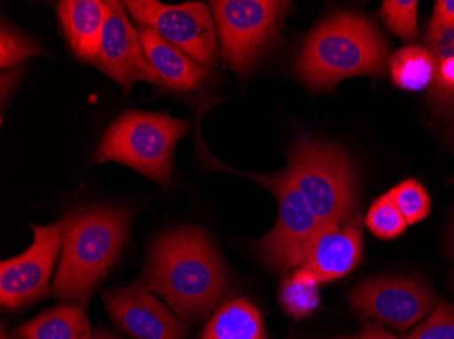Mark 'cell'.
<instances>
[{"instance_id":"8fae6325","label":"cell","mask_w":454,"mask_h":339,"mask_svg":"<svg viewBox=\"0 0 454 339\" xmlns=\"http://www.w3.org/2000/svg\"><path fill=\"white\" fill-rule=\"evenodd\" d=\"M109 12L102 35L101 48L94 65L129 93L137 81L160 84V75L147 60L139 30L127 17L124 4L108 2Z\"/></svg>"},{"instance_id":"d6986e66","label":"cell","mask_w":454,"mask_h":339,"mask_svg":"<svg viewBox=\"0 0 454 339\" xmlns=\"http://www.w3.org/2000/svg\"><path fill=\"white\" fill-rule=\"evenodd\" d=\"M390 75L397 88L405 91H423L434 78V60L430 50L419 45H405L390 56Z\"/></svg>"},{"instance_id":"9c48e42d","label":"cell","mask_w":454,"mask_h":339,"mask_svg":"<svg viewBox=\"0 0 454 339\" xmlns=\"http://www.w3.org/2000/svg\"><path fill=\"white\" fill-rule=\"evenodd\" d=\"M32 246L14 258L0 264V304L6 310H18L44 299L50 295V280L63 247L65 220L51 226H35Z\"/></svg>"},{"instance_id":"4316f807","label":"cell","mask_w":454,"mask_h":339,"mask_svg":"<svg viewBox=\"0 0 454 339\" xmlns=\"http://www.w3.org/2000/svg\"><path fill=\"white\" fill-rule=\"evenodd\" d=\"M359 339H399L394 334L387 333L384 328L372 323H364Z\"/></svg>"},{"instance_id":"44dd1931","label":"cell","mask_w":454,"mask_h":339,"mask_svg":"<svg viewBox=\"0 0 454 339\" xmlns=\"http://www.w3.org/2000/svg\"><path fill=\"white\" fill-rule=\"evenodd\" d=\"M387 196L394 200L397 208L404 215L408 226L420 223L430 215V195L425 186L414 178L403 181L399 185L390 189Z\"/></svg>"},{"instance_id":"f546056e","label":"cell","mask_w":454,"mask_h":339,"mask_svg":"<svg viewBox=\"0 0 454 339\" xmlns=\"http://www.w3.org/2000/svg\"><path fill=\"white\" fill-rule=\"evenodd\" d=\"M2 339H12V336L7 338V331L4 330V327H2Z\"/></svg>"},{"instance_id":"cb8c5ba5","label":"cell","mask_w":454,"mask_h":339,"mask_svg":"<svg viewBox=\"0 0 454 339\" xmlns=\"http://www.w3.org/2000/svg\"><path fill=\"white\" fill-rule=\"evenodd\" d=\"M417 0H387L380 10L390 32L402 40H414L418 35Z\"/></svg>"},{"instance_id":"d4e9b609","label":"cell","mask_w":454,"mask_h":339,"mask_svg":"<svg viewBox=\"0 0 454 339\" xmlns=\"http://www.w3.org/2000/svg\"><path fill=\"white\" fill-rule=\"evenodd\" d=\"M403 339H454V308L443 300L427 320L411 330Z\"/></svg>"},{"instance_id":"8992f818","label":"cell","mask_w":454,"mask_h":339,"mask_svg":"<svg viewBox=\"0 0 454 339\" xmlns=\"http://www.w3.org/2000/svg\"><path fill=\"white\" fill-rule=\"evenodd\" d=\"M221 42L222 58L239 75L251 73L282 33L293 10L283 0L210 2Z\"/></svg>"},{"instance_id":"30bf717a","label":"cell","mask_w":454,"mask_h":339,"mask_svg":"<svg viewBox=\"0 0 454 339\" xmlns=\"http://www.w3.org/2000/svg\"><path fill=\"white\" fill-rule=\"evenodd\" d=\"M358 312L405 333L437 307L434 290L419 280L381 277L356 285L348 295Z\"/></svg>"},{"instance_id":"5b68a950","label":"cell","mask_w":454,"mask_h":339,"mask_svg":"<svg viewBox=\"0 0 454 339\" xmlns=\"http://www.w3.org/2000/svg\"><path fill=\"white\" fill-rule=\"evenodd\" d=\"M188 122L167 113L126 112L106 129L97 148L99 163L117 162L168 186L172 180L173 155L187 135Z\"/></svg>"},{"instance_id":"52a82bcc","label":"cell","mask_w":454,"mask_h":339,"mask_svg":"<svg viewBox=\"0 0 454 339\" xmlns=\"http://www.w3.org/2000/svg\"><path fill=\"white\" fill-rule=\"evenodd\" d=\"M242 175L265 186L279 205L277 224L259 242L260 257L278 272L287 273L302 266L323 226L292 177L286 170L277 174Z\"/></svg>"},{"instance_id":"83f0119b","label":"cell","mask_w":454,"mask_h":339,"mask_svg":"<svg viewBox=\"0 0 454 339\" xmlns=\"http://www.w3.org/2000/svg\"><path fill=\"white\" fill-rule=\"evenodd\" d=\"M93 339H124L114 334V331L106 330V328H98L94 333Z\"/></svg>"},{"instance_id":"5bb4252c","label":"cell","mask_w":454,"mask_h":339,"mask_svg":"<svg viewBox=\"0 0 454 339\" xmlns=\"http://www.w3.org/2000/svg\"><path fill=\"white\" fill-rule=\"evenodd\" d=\"M137 30L147 60L160 75L163 88L192 91L203 86L213 75L211 68L196 63L155 30L146 27H139Z\"/></svg>"},{"instance_id":"e0dca14e","label":"cell","mask_w":454,"mask_h":339,"mask_svg":"<svg viewBox=\"0 0 454 339\" xmlns=\"http://www.w3.org/2000/svg\"><path fill=\"white\" fill-rule=\"evenodd\" d=\"M426 48L434 60L431 99L442 109H454V27L428 24Z\"/></svg>"},{"instance_id":"7a4b0ae2","label":"cell","mask_w":454,"mask_h":339,"mask_svg":"<svg viewBox=\"0 0 454 339\" xmlns=\"http://www.w3.org/2000/svg\"><path fill=\"white\" fill-rule=\"evenodd\" d=\"M387 58V44L372 20L356 12H338L303 41L297 73L308 88L331 91L347 78L380 75Z\"/></svg>"},{"instance_id":"6da1fadb","label":"cell","mask_w":454,"mask_h":339,"mask_svg":"<svg viewBox=\"0 0 454 339\" xmlns=\"http://www.w3.org/2000/svg\"><path fill=\"white\" fill-rule=\"evenodd\" d=\"M135 282L162 296L181 320L193 322L218 304L226 290L227 273L207 232L178 227L154 242Z\"/></svg>"},{"instance_id":"9a60e30c","label":"cell","mask_w":454,"mask_h":339,"mask_svg":"<svg viewBox=\"0 0 454 339\" xmlns=\"http://www.w3.org/2000/svg\"><path fill=\"white\" fill-rule=\"evenodd\" d=\"M108 2L65 0L58 6L59 22L76 58L94 63L108 18Z\"/></svg>"},{"instance_id":"603a6c76","label":"cell","mask_w":454,"mask_h":339,"mask_svg":"<svg viewBox=\"0 0 454 339\" xmlns=\"http://www.w3.org/2000/svg\"><path fill=\"white\" fill-rule=\"evenodd\" d=\"M366 224L374 236L387 241L402 235L408 227L404 215L387 193L372 204L367 213Z\"/></svg>"},{"instance_id":"484cf974","label":"cell","mask_w":454,"mask_h":339,"mask_svg":"<svg viewBox=\"0 0 454 339\" xmlns=\"http://www.w3.org/2000/svg\"><path fill=\"white\" fill-rule=\"evenodd\" d=\"M430 24L454 27V0H440V2H437Z\"/></svg>"},{"instance_id":"7402d4cb","label":"cell","mask_w":454,"mask_h":339,"mask_svg":"<svg viewBox=\"0 0 454 339\" xmlns=\"http://www.w3.org/2000/svg\"><path fill=\"white\" fill-rule=\"evenodd\" d=\"M48 55L44 48L29 35L2 20L0 29V67L2 70L20 65L27 58Z\"/></svg>"},{"instance_id":"277c9868","label":"cell","mask_w":454,"mask_h":339,"mask_svg":"<svg viewBox=\"0 0 454 339\" xmlns=\"http://www.w3.org/2000/svg\"><path fill=\"white\" fill-rule=\"evenodd\" d=\"M321 226L341 223L356 215L358 178L340 148L317 139L295 144L285 168Z\"/></svg>"},{"instance_id":"7c38bea8","label":"cell","mask_w":454,"mask_h":339,"mask_svg":"<svg viewBox=\"0 0 454 339\" xmlns=\"http://www.w3.org/2000/svg\"><path fill=\"white\" fill-rule=\"evenodd\" d=\"M114 325L135 339H185L183 323L142 285L104 293Z\"/></svg>"},{"instance_id":"ffe728a7","label":"cell","mask_w":454,"mask_h":339,"mask_svg":"<svg viewBox=\"0 0 454 339\" xmlns=\"http://www.w3.org/2000/svg\"><path fill=\"white\" fill-rule=\"evenodd\" d=\"M318 285L315 280L309 279L302 273L295 270L285 282L280 289V303L283 308L294 318L312 313L317 310L320 303Z\"/></svg>"},{"instance_id":"f1b7e54d","label":"cell","mask_w":454,"mask_h":339,"mask_svg":"<svg viewBox=\"0 0 454 339\" xmlns=\"http://www.w3.org/2000/svg\"><path fill=\"white\" fill-rule=\"evenodd\" d=\"M450 247H451V256H453V258H454V227H453V231H451Z\"/></svg>"},{"instance_id":"ac0fdd59","label":"cell","mask_w":454,"mask_h":339,"mask_svg":"<svg viewBox=\"0 0 454 339\" xmlns=\"http://www.w3.org/2000/svg\"><path fill=\"white\" fill-rule=\"evenodd\" d=\"M201 339H265L260 311L247 299L231 300L214 313Z\"/></svg>"},{"instance_id":"4fadbf2b","label":"cell","mask_w":454,"mask_h":339,"mask_svg":"<svg viewBox=\"0 0 454 339\" xmlns=\"http://www.w3.org/2000/svg\"><path fill=\"white\" fill-rule=\"evenodd\" d=\"M361 216L324 226L313 242L302 266V273L317 284L341 279L358 266L362 258Z\"/></svg>"},{"instance_id":"3957f363","label":"cell","mask_w":454,"mask_h":339,"mask_svg":"<svg viewBox=\"0 0 454 339\" xmlns=\"http://www.w3.org/2000/svg\"><path fill=\"white\" fill-rule=\"evenodd\" d=\"M63 220V252L51 295L83 307L119 258L129 236V212L78 209Z\"/></svg>"},{"instance_id":"4dcf8cb0","label":"cell","mask_w":454,"mask_h":339,"mask_svg":"<svg viewBox=\"0 0 454 339\" xmlns=\"http://www.w3.org/2000/svg\"><path fill=\"white\" fill-rule=\"evenodd\" d=\"M341 339H347V338H341Z\"/></svg>"},{"instance_id":"ba28073f","label":"cell","mask_w":454,"mask_h":339,"mask_svg":"<svg viewBox=\"0 0 454 339\" xmlns=\"http://www.w3.org/2000/svg\"><path fill=\"white\" fill-rule=\"evenodd\" d=\"M140 27H150L199 65L218 63L219 37L208 6L199 2L163 4L155 0H129L124 4Z\"/></svg>"},{"instance_id":"2e32d148","label":"cell","mask_w":454,"mask_h":339,"mask_svg":"<svg viewBox=\"0 0 454 339\" xmlns=\"http://www.w3.org/2000/svg\"><path fill=\"white\" fill-rule=\"evenodd\" d=\"M90 322L79 304H59L15 327L12 339H93Z\"/></svg>"}]
</instances>
